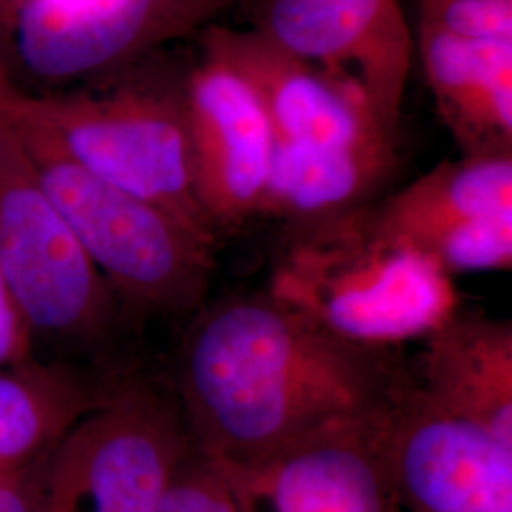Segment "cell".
I'll use <instances>...</instances> for the list:
<instances>
[{
    "mask_svg": "<svg viewBox=\"0 0 512 512\" xmlns=\"http://www.w3.org/2000/svg\"><path fill=\"white\" fill-rule=\"evenodd\" d=\"M387 404L251 465L215 463L239 512H401L385 452Z\"/></svg>",
    "mask_w": 512,
    "mask_h": 512,
    "instance_id": "cell-12",
    "label": "cell"
},
{
    "mask_svg": "<svg viewBox=\"0 0 512 512\" xmlns=\"http://www.w3.org/2000/svg\"><path fill=\"white\" fill-rule=\"evenodd\" d=\"M23 97L61 145L97 177L219 245L194 190L183 90L118 86L35 93L23 88Z\"/></svg>",
    "mask_w": 512,
    "mask_h": 512,
    "instance_id": "cell-4",
    "label": "cell"
},
{
    "mask_svg": "<svg viewBox=\"0 0 512 512\" xmlns=\"http://www.w3.org/2000/svg\"><path fill=\"white\" fill-rule=\"evenodd\" d=\"M0 266L33 338L93 346L120 302L0 124Z\"/></svg>",
    "mask_w": 512,
    "mask_h": 512,
    "instance_id": "cell-6",
    "label": "cell"
},
{
    "mask_svg": "<svg viewBox=\"0 0 512 512\" xmlns=\"http://www.w3.org/2000/svg\"><path fill=\"white\" fill-rule=\"evenodd\" d=\"M410 374L429 403L512 444V323L456 310L423 340Z\"/></svg>",
    "mask_w": 512,
    "mask_h": 512,
    "instance_id": "cell-14",
    "label": "cell"
},
{
    "mask_svg": "<svg viewBox=\"0 0 512 512\" xmlns=\"http://www.w3.org/2000/svg\"><path fill=\"white\" fill-rule=\"evenodd\" d=\"M234 0H18L8 54L44 82L105 74L203 27Z\"/></svg>",
    "mask_w": 512,
    "mask_h": 512,
    "instance_id": "cell-7",
    "label": "cell"
},
{
    "mask_svg": "<svg viewBox=\"0 0 512 512\" xmlns=\"http://www.w3.org/2000/svg\"><path fill=\"white\" fill-rule=\"evenodd\" d=\"M374 203L287 224L266 293L338 340L397 349L458 310V293L435 260L385 232Z\"/></svg>",
    "mask_w": 512,
    "mask_h": 512,
    "instance_id": "cell-3",
    "label": "cell"
},
{
    "mask_svg": "<svg viewBox=\"0 0 512 512\" xmlns=\"http://www.w3.org/2000/svg\"><path fill=\"white\" fill-rule=\"evenodd\" d=\"M378 224L450 275L512 266V154L461 156L374 203Z\"/></svg>",
    "mask_w": 512,
    "mask_h": 512,
    "instance_id": "cell-10",
    "label": "cell"
},
{
    "mask_svg": "<svg viewBox=\"0 0 512 512\" xmlns=\"http://www.w3.org/2000/svg\"><path fill=\"white\" fill-rule=\"evenodd\" d=\"M202 50L249 84L268 116L274 143L399 167V133L385 128L359 95L262 31L205 27Z\"/></svg>",
    "mask_w": 512,
    "mask_h": 512,
    "instance_id": "cell-8",
    "label": "cell"
},
{
    "mask_svg": "<svg viewBox=\"0 0 512 512\" xmlns=\"http://www.w3.org/2000/svg\"><path fill=\"white\" fill-rule=\"evenodd\" d=\"M397 349L330 336L266 291L220 300L184 334L177 397L190 446L251 465L389 403L408 366Z\"/></svg>",
    "mask_w": 512,
    "mask_h": 512,
    "instance_id": "cell-1",
    "label": "cell"
},
{
    "mask_svg": "<svg viewBox=\"0 0 512 512\" xmlns=\"http://www.w3.org/2000/svg\"><path fill=\"white\" fill-rule=\"evenodd\" d=\"M23 88L0 44V124L120 306L141 315H181L202 306L217 247L80 164L27 107Z\"/></svg>",
    "mask_w": 512,
    "mask_h": 512,
    "instance_id": "cell-2",
    "label": "cell"
},
{
    "mask_svg": "<svg viewBox=\"0 0 512 512\" xmlns=\"http://www.w3.org/2000/svg\"><path fill=\"white\" fill-rule=\"evenodd\" d=\"M256 29L344 84L399 133L414 61L401 0H266Z\"/></svg>",
    "mask_w": 512,
    "mask_h": 512,
    "instance_id": "cell-11",
    "label": "cell"
},
{
    "mask_svg": "<svg viewBox=\"0 0 512 512\" xmlns=\"http://www.w3.org/2000/svg\"><path fill=\"white\" fill-rule=\"evenodd\" d=\"M184 112L196 198L219 238L260 217L274 135L249 84L203 55L186 78Z\"/></svg>",
    "mask_w": 512,
    "mask_h": 512,
    "instance_id": "cell-13",
    "label": "cell"
},
{
    "mask_svg": "<svg viewBox=\"0 0 512 512\" xmlns=\"http://www.w3.org/2000/svg\"><path fill=\"white\" fill-rule=\"evenodd\" d=\"M190 448L175 397L116 385L40 459L33 512H156Z\"/></svg>",
    "mask_w": 512,
    "mask_h": 512,
    "instance_id": "cell-5",
    "label": "cell"
},
{
    "mask_svg": "<svg viewBox=\"0 0 512 512\" xmlns=\"http://www.w3.org/2000/svg\"><path fill=\"white\" fill-rule=\"evenodd\" d=\"M112 387L31 355L0 366V475L31 469L107 401Z\"/></svg>",
    "mask_w": 512,
    "mask_h": 512,
    "instance_id": "cell-16",
    "label": "cell"
},
{
    "mask_svg": "<svg viewBox=\"0 0 512 512\" xmlns=\"http://www.w3.org/2000/svg\"><path fill=\"white\" fill-rule=\"evenodd\" d=\"M18 0H0V37L8 38L10 18Z\"/></svg>",
    "mask_w": 512,
    "mask_h": 512,
    "instance_id": "cell-21",
    "label": "cell"
},
{
    "mask_svg": "<svg viewBox=\"0 0 512 512\" xmlns=\"http://www.w3.org/2000/svg\"><path fill=\"white\" fill-rule=\"evenodd\" d=\"M33 342V332L27 327L0 266V366L29 359Z\"/></svg>",
    "mask_w": 512,
    "mask_h": 512,
    "instance_id": "cell-19",
    "label": "cell"
},
{
    "mask_svg": "<svg viewBox=\"0 0 512 512\" xmlns=\"http://www.w3.org/2000/svg\"><path fill=\"white\" fill-rule=\"evenodd\" d=\"M385 452L401 512H512V444L429 403L410 368L385 408Z\"/></svg>",
    "mask_w": 512,
    "mask_h": 512,
    "instance_id": "cell-9",
    "label": "cell"
},
{
    "mask_svg": "<svg viewBox=\"0 0 512 512\" xmlns=\"http://www.w3.org/2000/svg\"><path fill=\"white\" fill-rule=\"evenodd\" d=\"M156 512H239V509L219 467L190 448L169 480Z\"/></svg>",
    "mask_w": 512,
    "mask_h": 512,
    "instance_id": "cell-17",
    "label": "cell"
},
{
    "mask_svg": "<svg viewBox=\"0 0 512 512\" xmlns=\"http://www.w3.org/2000/svg\"><path fill=\"white\" fill-rule=\"evenodd\" d=\"M420 27L512 40V0H420Z\"/></svg>",
    "mask_w": 512,
    "mask_h": 512,
    "instance_id": "cell-18",
    "label": "cell"
},
{
    "mask_svg": "<svg viewBox=\"0 0 512 512\" xmlns=\"http://www.w3.org/2000/svg\"><path fill=\"white\" fill-rule=\"evenodd\" d=\"M38 463L19 473L0 475V512H33Z\"/></svg>",
    "mask_w": 512,
    "mask_h": 512,
    "instance_id": "cell-20",
    "label": "cell"
},
{
    "mask_svg": "<svg viewBox=\"0 0 512 512\" xmlns=\"http://www.w3.org/2000/svg\"><path fill=\"white\" fill-rule=\"evenodd\" d=\"M421 65L461 156L512 154V40L418 31Z\"/></svg>",
    "mask_w": 512,
    "mask_h": 512,
    "instance_id": "cell-15",
    "label": "cell"
}]
</instances>
